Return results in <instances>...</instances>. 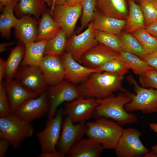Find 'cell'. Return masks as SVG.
I'll list each match as a JSON object with an SVG mask.
<instances>
[{"label": "cell", "instance_id": "obj_22", "mask_svg": "<svg viewBox=\"0 0 157 157\" xmlns=\"http://www.w3.org/2000/svg\"><path fill=\"white\" fill-rule=\"evenodd\" d=\"M102 145L88 138L81 139L72 147L68 157H98L103 150Z\"/></svg>", "mask_w": 157, "mask_h": 157}, {"label": "cell", "instance_id": "obj_52", "mask_svg": "<svg viewBox=\"0 0 157 157\" xmlns=\"http://www.w3.org/2000/svg\"><path fill=\"white\" fill-rule=\"evenodd\" d=\"M157 6V0H149Z\"/></svg>", "mask_w": 157, "mask_h": 157}, {"label": "cell", "instance_id": "obj_15", "mask_svg": "<svg viewBox=\"0 0 157 157\" xmlns=\"http://www.w3.org/2000/svg\"><path fill=\"white\" fill-rule=\"evenodd\" d=\"M39 67L49 85H55L64 79L65 69L61 58L58 56H44Z\"/></svg>", "mask_w": 157, "mask_h": 157}, {"label": "cell", "instance_id": "obj_44", "mask_svg": "<svg viewBox=\"0 0 157 157\" xmlns=\"http://www.w3.org/2000/svg\"><path fill=\"white\" fill-rule=\"evenodd\" d=\"M83 0H66L65 4L69 6H74L82 3Z\"/></svg>", "mask_w": 157, "mask_h": 157}, {"label": "cell", "instance_id": "obj_48", "mask_svg": "<svg viewBox=\"0 0 157 157\" xmlns=\"http://www.w3.org/2000/svg\"><path fill=\"white\" fill-rule=\"evenodd\" d=\"M13 0H0V8L2 9Z\"/></svg>", "mask_w": 157, "mask_h": 157}, {"label": "cell", "instance_id": "obj_45", "mask_svg": "<svg viewBox=\"0 0 157 157\" xmlns=\"http://www.w3.org/2000/svg\"><path fill=\"white\" fill-rule=\"evenodd\" d=\"M14 43L13 42H11L6 43H2L0 44V53L6 51L7 50V47L13 45Z\"/></svg>", "mask_w": 157, "mask_h": 157}, {"label": "cell", "instance_id": "obj_7", "mask_svg": "<svg viewBox=\"0 0 157 157\" xmlns=\"http://www.w3.org/2000/svg\"><path fill=\"white\" fill-rule=\"evenodd\" d=\"M70 82L63 80L54 86H49L47 92L50 107L48 114V119L55 116L57 108L64 102H69L83 96V93Z\"/></svg>", "mask_w": 157, "mask_h": 157}, {"label": "cell", "instance_id": "obj_49", "mask_svg": "<svg viewBox=\"0 0 157 157\" xmlns=\"http://www.w3.org/2000/svg\"><path fill=\"white\" fill-rule=\"evenodd\" d=\"M149 126L151 129L156 133L157 137V123H151L149 124Z\"/></svg>", "mask_w": 157, "mask_h": 157}, {"label": "cell", "instance_id": "obj_10", "mask_svg": "<svg viewBox=\"0 0 157 157\" xmlns=\"http://www.w3.org/2000/svg\"><path fill=\"white\" fill-rule=\"evenodd\" d=\"M50 107V102L46 91L38 97L30 98L26 99L13 114L30 122L48 114Z\"/></svg>", "mask_w": 157, "mask_h": 157}, {"label": "cell", "instance_id": "obj_8", "mask_svg": "<svg viewBox=\"0 0 157 157\" xmlns=\"http://www.w3.org/2000/svg\"><path fill=\"white\" fill-rule=\"evenodd\" d=\"M64 115L63 109L60 108L53 118L48 119L45 128L36 134L41 152L50 153L57 150L56 146L60 133Z\"/></svg>", "mask_w": 157, "mask_h": 157}, {"label": "cell", "instance_id": "obj_26", "mask_svg": "<svg viewBox=\"0 0 157 157\" xmlns=\"http://www.w3.org/2000/svg\"><path fill=\"white\" fill-rule=\"evenodd\" d=\"M46 8V3L42 0H19L14 10L17 16L21 18L25 15H33L38 19Z\"/></svg>", "mask_w": 157, "mask_h": 157}, {"label": "cell", "instance_id": "obj_21", "mask_svg": "<svg viewBox=\"0 0 157 157\" xmlns=\"http://www.w3.org/2000/svg\"><path fill=\"white\" fill-rule=\"evenodd\" d=\"M93 29L109 33L121 35L125 27L126 20L109 17L101 14L95 10L92 21Z\"/></svg>", "mask_w": 157, "mask_h": 157}, {"label": "cell", "instance_id": "obj_11", "mask_svg": "<svg viewBox=\"0 0 157 157\" xmlns=\"http://www.w3.org/2000/svg\"><path fill=\"white\" fill-rule=\"evenodd\" d=\"M14 78L24 88L39 95L47 91L49 86L38 66L19 67Z\"/></svg>", "mask_w": 157, "mask_h": 157}, {"label": "cell", "instance_id": "obj_33", "mask_svg": "<svg viewBox=\"0 0 157 157\" xmlns=\"http://www.w3.org/2000/svg\"><path fill=\"white\" fill-rule=\"evenodd\" d=\"M97 69L101 72H107L124 76L128 72L130 68L120 54L108 61Z\"/></svg>", "mask_w": 157, "mask_h": 157}, {"label": "cell", "instance_id": "obj_41", "mask_svg": "<svg viewBox=\"0 0 157 157\" xmlns=\"http://www.w3.org/2000/svg\"><path fill=\"white\" fill-rule=\"evenodd\" d=\"M144 28L151 35L157 38V19L151 22Z\"/></svg>", "mask_w": 157, "mask_h": 157}, {"label": "cell", "instance_id": "obj_16", "mask_svg": "<svg viewBox=\"0 0 157 157\" xmlns=\"http://www.w3.org/2000/svg\"><path fill=\"white\" fill-rule=\"evenodd\" d=\"M119 55L112 49L99 42L83 54L81 63L88 68L97 69Z\"/></svg>", "mask_w": 157, "mask_h": 157}, {"label": "cell", "instance_id": "obj_1", "mask_svg": "<svg viewBox=\"0 0 157 157\" xmlns=\"http://www.w3.org/2000/svg\"><path fill=\"white\" fill-rule=\"evenodd\" d=\"M124 76L107 72L93 73L80 83L78 88L90 98H105L116 91H126L122 86Z\"/></svg>", "mask_w": 157, "mask_h": 157}, {"label": "cell", "instance_id": "obj_17", "mask_svg": "<svg viewBox=\"0 0 157 157\" xmlns=\"http://www.w3.org/2000/svg\"><path fill=\"white\" fill-rule=\"evenodd\" d=\"M61 58L65 69L64 79L70 82L81 83L91 74L102 72L97 69L89 68L81 65L69 53L65 52Z\"/></svg>", "mask_w": 157, "mask_h": 157}, {"label": "cell", "instance_id": "obj_29", "mask_svg": "<svg viewBox=\"0 0 157 157\" xmlns=\"http://www.w3.org/2000/svg\"><path fill=\"white\" fill-rule=\"evenodd\" d=\"M67 38L65 32L61 28L54 37L47 41L45 47L44 56L62 55L66 50Z\"/></svg>", "mask_w": 157, "mask_h": 157}, {"label": "cell", "instance_id": "obj_51", "mask_svg": "<svg viewBox=\"0 0 157 157\" xmlns=\"http://www.w3.org/2000/svg\"><path fill=\"white\" fill-rule=\"evenodd\" d=\"M151 150L154 151L157 154V144L151 147Z\"/></svg>", "mask_w": 157, "mask_h": 157}, {"label": "cell", "instance_id": "obj_25", "mask_svg": "<svg viewBox=\"0 0 157 157\" xmlns=\"http://www.w3.org/2000/svg\"><path fill=\"white\" fill-rule=\"evenodd\" d=\"M19 0H13L3 8L0 16V31L1 35L9 39L11 35L10 29L15 27L19 19L14 14V8Z\"/></svg>", "mask_w": 157, "mask_h": 157}, {"label": "cell", "instance_id": "obj_12", "mask_svg": "<svg viewBox=\"0 0 157 157\" xmlns=\"http://www.w3.org/2000/svg\"><path fill=\"white\" fill-rule=\"evenodd\" d=\"M93 26L92 21L84 31L78 35L74 32L67 39L66 52L70 53L80 63H81L83 54L99 43L94 36Z\"/></svg>", "mask_w": 157, "mask_h": 157}, {"label": "cell", "instance_id": "obj_5", "mask_svg": "<svg viewBox=\"0 0 157 157\" xmlns=\"http://www.w3.org/2000/svg\"><path fill=\"white\" fill-rule=\"evenodd\" d=\"M127 78L133 85L135 94L129 92L131 101L125 105L126 111L131 112L140 110L145 114L157 113V90L140 86L131 76Z\"/></svg>", "mask_w": 157, "mask_h": 157}, {"label": "cell", "instance_id": "obj_14", "mask_svg": "<svg viewBox=\"0 0 157 157\" xmlns=\"http://www.w3.org/2000/svg\"><path fill=\"white\" fill-rule=\"evenodd\" d=\"M98 105L94 98L85 99L83 96L65 103L64 114L68 116L74 124L86 122L93 115Z\"/></svg>", "mask_w": 157, "mask_h": 157}, {"label": "cell", "instance_id": "obj_27", "mask_svg": "<svg viewBox=\"0 0 157 157\" xmlns=\"http://www.w3.org/2000/svg\"><path fill=\"white\" fill-rule=\"evenodd\" d=\"M25 45L20 42L11 51L6 61V69L5 78L6 80H12L19 69L23 58Z\"/></svg>", "mask_w": 157, "mask_h": 157}, {"label": "cell", "instance_id": "obj_37", "mask_svg": "<svg viewBox=\"0 0 157 157\" xmlns=\"http://www.w3.org/2000/svg\"><path fill=\"white\" fill-rule=\"evenodd\" d=\"M139 82L144 88H152L157 90V72L155 69L146 71L144 76H140Z\"/></svg>", "mask_w": 157, "mask_h": 157}, {"label": "cell", "instance_id": "obj_23", "mask_svg": "<svg viewBox=\"0 0 157 157\" xmlns=\"http://www.w3.org/2000/svg\"><path fill=\"white\" fill-rule=\"evenodd\" d=\"M38 26V33L35 42L48 41L54 37L61 27L52 17L49 11L46 10L42 15Z\"/></svg>", "mask_w": 157, "mask_h": 157}, {"label": "cell", "instance_id": "obj_42", "mask_svg": "<svg viewBox=\"0 0 157 157\" xmlns=\"http://www.w3.org/2000/svg\"><path fill=\"white\" fill-rule=\"evenodd\" d=\"M6 69V61L0 58V83L5 77Z\"/></svg>", "mask_w": 157, "mask_h": 157}, {"label": "cell", "instance_id": "obj_3", "mask_svg": "<svg viewBox=\"0 0 157 157\" xmlns=\"http://www.w3.org/2000/svg\"><path fill=\"white\" fill-rule=\"evenodd\" d=\"M86 123L85 135L101 144L104 149H114L124 129L117 122L101 117Z\"/></svg>", "mask_w": 157, "mask_h": 157}, {"label": "cell", "instance_id": "obj_40", "mask_svg": "<svg viewBox=\"0 0 157 157\" xmlns=\"http://www.w3.org/2000/svg\"><path fill=\"white\" fill-rule=\"evenodd\" d=\"M12 144L11 142L4 138L0 137V157H5L8 147Z\"/></svg>", "mask_w": 157, "mask_h": 157}, {"label": "cell", "instance_id": "obj_50", "mask_svg": "<svg viewBox=\"0 0 157 157\" xmlns=\"http://www.w3.org/2000/svg\"><path fill=\"white\" fill-rule=\"evenodd\" d=\"M46 3L48 6H51L53 0H42Z\"/></svg>", "mask_w": 157, "mask_h": 157}, {"label": "cell", "instance_id": "obj_35", "mask_svg": "<svg viewBox=\"0 0 157 157\" xmlns=\"http://www.w3.org/2000/svg\"><path fill=\"white\" fill-rule=\"evenodd\" d=\"M96 0H83L82 3V10L81 18V25L77 31L79 34L85 28L88 26L94 19Z\"/></svg>", "mask_w": 157, "mask_h": 157}, {"label": "cell", "instance_id": "obj_28", "mask_svg": "<svg viewBox=\"0 0 157 157\" xmlns=\"http://www.w3.org/2000/svg\"><path fill=\"white\" fill-rule=\"evenodd\" d=\"M128 3L129 12L125 27L126 32L131 33L137 29L144 28V18L140 6L131 0H128Z\"/></svg>", "mask_w": 157, "mask_h": 157}, {"label": "cell", "instance_id": "obj_4", "mask_svg": "<svg viewBox=\"0 0 157 157\" xmlns=\"http://www.w3.org/2000/svg\"><path fill=\"white\" fill-rule=\"evenodd\" d=\"M33 127L27 121L13 114L0 118V137L10 140L14 149L21 146L26 139L32 136Z\"/></svg>", "mask_w": 157, "mask_h": 157}, {"label": "cell", "instance_id": "obj_53", "mask_svg": "<svg viewBox=\"0 0 157 157\" xmlns=\"http://www.w3.org/2000/svg\"><path fill=\"white\" fill-rule=\"evenodd\" d=\"M131 0L133 1H135H135H137L138 2L139 1H140V0Z\"/></svg>", "mask_w": 157, "mask_h": 157}, {"label": "cell", "instance_id": "obj_18", "mask_svg": "<svg viewBox=\"0 0 157 157\" xmlns=\"http://www.w3.org/2000/svg\"><path fill=\"white\" fill-rule=\"evenodd\" d=\"M2 83L9 102L11 114H13L26 99L39 96V95L25 88L15 79L6 80Z\"/></svg>", "mask_w": 157, "mask_h": 157}, {"label": "cell", "instance_id": "obj_20", "mask_svg": "<svg viewBox=\"0 0 157 157\" xmlns=\"http://www.w3.org/2000/svg\"><path fill=\"white\" fill-rule=\"evenodd\" d=\"M38 23L30 15L22 16L15 28L17 38L24 44L35 41L38 33Z\"/></svg>", "mask_w": 157, "mask_h": 157}, {"label": "cell", "instance_id": "obj_47", "mask_svg": "<svg viewBox=\"0 0 157 157\" xmlns=\"http://www.w3.org/2000/svg\"><path fill=\"white\" fill-rule=\"evenodd\" d=\"M143 157H157V154L153 151H149L145 154Z\"/></svg>", "mask_w": 157, "mask_h": 157}, {"label": "cell", "instance_id": "obj_24", "mask_svg": "<svg viewBox=\"0 0 157 157\" xmlns=\"http://www.w3.org/2000/svg\"><path fill=\"white\" fill-rule=\"evenodd\" d=\"M47 41L34 42L25 44V53L21 65L39 67L44 56L45 47Z\"/></svg>", "mask_w": 157, "mask_h": 157}, {"label": "cell", "instance_id": "obj_2", "mask_svg": "<svg viewBox=\"0 0 157 157\" xmlns=\"http://www.w3.org/2000/svg\"><path fill=\"white\" fill-rule=\"evenodd\" d=\"M96 100L98 105L93 115L96 119L104 117L112 119L121 125L135 123L138 121L135 114L127 112L124 108L125 105L131 101L128 91L122 92L116 97L112 96Z\"/></svg>", "mask_w": 157, "mask_h": 157}, {"label": "cell", "instance_id": "obj_6", "mask_svg": "<svg viewBox=\"0 0 157 157\" xmlns=\"http://www.w3.org/2000/svg\"><path fill=\"white\" fill-rule=\"evenodd\" d=\"M142 133L136 128L124 129L114 149L118 157H141L149 150L140 139Z\"/></svg>", "mask_w": 157, "mask_h": 157}, {"label": "cell", "instance_id": "obj_31", "mask_svg": "<svg viewBox=\"0 0 157 157\" xmlns=\"http://www.w3.org/2000/svg\"><path fill=\"white\" fill-rule=\"evenodd\" d=\"M131 33L139 41L146 55L157 52V38L151 35L144 28L137 29Z\"/></svg>", "mask_w": 157, "mask_h": 157}, {"label": "cell", "instance_id": "obj_30", "mask_svg": "<svg viewBox=\"0 0 157 157\" xmlns=\"http://www.w3.org/2000/svg\"><path fill=\"white\" fill-rule=\"evenodd\" d=\"M94 37L98 42L120 54L124 52L123 40L120 35L93 29Z\"/></svg>", "mask_w": 157, "mask_h": 157}, {"label": "cell", "instance_id": "obj_13", "mask_svg": "<svg viewBox=\"0 0 157 157\" xmlns=\"http://www.w3.org/2000/svg\"><path fill=\"white\" fill-rule=\"evenodd\" d=\"M82 10V3L74 6L64 4L55 6L50 13L53 19L59 24L69 38L74 33Z\"/></svg>", "mask_w": 157, "mask_h": 157}, {"label": "cell", "instance_id": "obj_36", "mask_svg": "<svg viewBox=\"0 0 157 157\" xmlns=\"http://www.w3.org/2000/svg\"><path fill=\"white\" fill-rule=\"evenodd\" d=\"M139 5L142 11L145 26L157 19V6L149 0H140Z\"/></svg>", "mask_w": 157, "mask_h": 157}, {"label": "cell", "instance_id": "obj_32", "mask_svg": "<svg viewBox=\"0 0 157 157\" xmlns=\"http://www.w3.org/2000/svg\"><path fill=\"white\" fill-rule=\"evenodd\" d=\"M133 73L140 76H144L146 70L155 69L137 56L128 52H123L120 54Z\"/></svg>", "mask_w": 157, "mask_h": 157}, {"label": "cell", "instance_id": "obj_9", "mask_svg": "<svg viewBox=\"0 0 157 157\" xmlns=\"http://www.w3.org/2000/svg\"><path fill=\"white\" fill-rule=\"evenodd\" d=\"M87 129L85 122L75 124L66 115L63 121L56 150L66 156L74 145L85 134Z\"/></svg>", "mask_w": 157, "mask_h": 157}, {"label": "cell", "instance_id": "obj_34", "mask_svg": "<svg viewBox=\"0 0 157 157\" xmlns=\"http://www.w3.org/2000/svg\"><path fill=\"white\" fill-rule=\"evenodd\" d=\"M122 39L124 52H128L143 59L146 55L136 38L130 33L126 32L121 35Z\"/></svg>", "mask_w": 157, "mask_h": 157}, {"label": "cell", "instance_id": "obj_39", "mask_svg": "<svg viewBox=\"0 0 157 157\" xmlns=\"http://www.w3.org/2000/svg\"><path fill=\"white\" fill-rule=\"evenodd\" d=\"M142 60L157 72V52L146 55Z\"/></svg>", "mask_w": 157, "mask_h": 157}, {"label": "cell", "instance_id": "obj_38", "mask_svg": "<svg viewBox=\"0 0 157 157\" xmlns=\"http://www.w3.org/2000/svg\"><path fill=\"white\" fill-rule=\"evenodd\" d=\"M10 114L9 102L1 82L0 83V116L5 117Z\"/></svg>", "mask_w": 157, "mask_h": 157}, {"label": "cell", "instance_id": "obj_46", "mask_svg": "<svg viewBox=\"0 0 157 157\" xmlns=\"http://www.w3.org/2000/svg\"><path fill=\"white\" fill-rule=\"evenodd\" d=\"M66 0H53L52 5L51 6V12L54 6L56 5H59L64 4Z\"/></svg>", "mask_w": 157, "mask_h": 157}, {"label": "cell", "instance_id": "obj_43", "mask_svg": "<svg viewBox=\"0 0 157 157\" xmlns=\"http://www.w3.org/2000/svg\"><path fill=\"white\" fill-rule=\"evenodd\" d=\"M65 156L61 152L57 150L55 152L44 153L41 152L38 155L39 157H64Z\"/></svg>", "mask_w": 157, "mask_h": 157}, {"label": "cell", "instance_id": "obj_19", "mask_svg": "<svg viewBox=\"0 0 157 157\" xmlns=\"http://www.w3.org/2000/svg\"><path fill=\"white\" fill-rule=\"evenodd\" d=\"M128 6L126 0H96L95 10L105 16L125 19Z\"/></svg>", "mask_w": 157, "mask_h": 157}]
</instances>
